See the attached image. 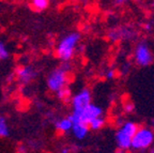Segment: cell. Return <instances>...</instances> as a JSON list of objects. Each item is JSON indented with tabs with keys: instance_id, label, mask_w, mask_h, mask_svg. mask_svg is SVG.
Returning <instances> with one entry per match:
<instances>
[{
	"instance_id": "obj_1",
	"label": "cell",
	"mask_w": 154,
	"mask_h": 153,
	"mask_svg": "<svg viewBox=\"0 0 154 153\" xmlns=\"http://www.w3.org/2000/svg\"><path fill=\"white\" fill-rule=\"evenodd\" d=\"M79 40L80 33L78 32H71L61 39L56 49V54L59 59L62 60V62H69L72 59Z\"/></svg>"
},
{
	"instance_id": "obj_2",
	"label": "cell",
	"mask_w": 154,
	"mask_h": 153,
	"mask_svg": "<svg viewBox=\"0 0 154 153\" xmlns=\"http://www.w3.org/2000/svg\"><path fill=\"white\" fill-rule=\"evenodd\" d=\"M138 129V124L133 121H125L120 124V127L116 132L115 138L119 150L128 151L131 149L132 138Z\"/></svg>"
},
{
	"instance_id": "obj_3",
	"label": "cell",
	"mask_w": 154,
	"mask_h": 153,
	"mask_svg": "<svg viewBox=\"0 0 154 153\" xmlns=\"http://www.w3.org/2000/svg\"><path fill=\"white\" fill-rule=\"evenodd\" d=\"M154 145V130L151 126H138L132 138L131 149L134 151H144Z\"/></svg>"
},
{
	"instance_id": "obj_4",
	"label": "cell",
	"mask_w": 154,
	"mask_h": 153,
	"mask_svg": "<svg viewBox=\"0 0 154 153\" xmlns=\"http://www.w3.org/2000/svg\"><path fill=\"white\" fill-rule=\"evenodd\" d=\"M70 70V64L64 62L57 69L53 70L47 77V87L49 90L56 92L60 91L64 87H66L67 83V72Z\"/></svg>"
},
{
	"instance_id": "obj_5",
	"label": "cell",
	"mask_w": 154,
	"mask_h": 153,
	"mask_svg": "<svg viewBox=\"0 0 154 153\" xmlns=\"http://www.w3.org/2000/svg\"><path fill=\"white\" fill-rule=\"evenodd\" d=\"M101 116H103V108L96 104L90 103L82 111H73L69 116V119L72 121L73 124L78 123V122H82V123L88 124L92 119L101 117Z\"/></svg>"
},
{
	"instance_id": "obj_6",
	"label": "cell",
	"mask_w": 154,
	"mask_h": 153,
	"mask_svg": "<svg viewBox=\"0 0 154 153\" xmlns=\"http://www.w3.org/2000/svg\"><path fill=\"white\" fill-rule=\"evenodd\" d=\"M135 63L139 67H148L153 61V55L149 47L147 41H140L138 42L134 52Z\"/></svg>"
},
{
	"instance_id": "obj_7",
	"label": "cell",
	"mask_w": 154,
	"mask_h": 153,
	"mask_svg": "<svg viewBox=\"0 0 154 153\" xmlns=\"http://www.w3.org/2000/svg\"><path fill=\"white\" fill-rule=\"evenodd\" d=\"M92 95L89 89H82V90L78 91L72 98V108L73 111H82L84 108L91 103Z\"/></svg>"
},
{
	"instance_id": "obj_8",
	"label": "cell",
	"mask_w": 154,
	"mask_h": 153,
	"mask_svg": "<svg viewBox=\"0 0 154 153\" xmlns=\"http://www.w3.org/2000/svg\"><path fill=\"white\" fill-rule=\"evenodd\" d=\"M136 36V32L131 27H118V28L111 29L108 32V38L112 42L121 40H132Z\"/></svg>"
},
{
	"instance_id": "obj_9",
	"label": "cell",
	"mask_w": 154,
	"mask_h": 153,
	"mask_svg": "<svg viewBox=\"0 0 154 153\" xmlns=\"http://www.w3.org/2000/svg\"><path fill=\"white\" fill-rule=\"evenodd\" d=\"M16 76L18 80L23 84H28L32 79L35 78L36 71L30 65H23V67H17L16 69Z\"/></svg>"
},
{
	"instance_id": "obj_10",
	"label": "cell",
	"mask_w": 154,
	"mask_h": 153,
	"mask_svg": "<svg viewBox=\"0 0 154 153\" xmlns=\"http://www.w3.org/2000/svg\"><path fill=\"white\" fill-rule=\"evenodd\" d=\"M71 131L73 132V134H74V136L76 137L77 139H84L85 137L88 135L90 129H89V126H88V124H86V123L78 122V123H74V124H73Z\"/></svg>"
},
{
	"instance_id": "obj_11",
	"label": "cell",
	"mask_w": 154,
	"mask_h": 153,
	"mask_svg": "<svg viewBox=\"0 0 154 153\" xmlns=\"http://www.w3.org/2000/svg\"><path fill=\"white\" fill-rule=\"evenodd\" d=\"M55 126L61 133H66V132L71 131L73 126V123L69 117L67 118H62V119H59L58 121L55 122Z\"/></svg>"
},
{
	"instance_id": "obj_12",
	"label": "cell",
	"mask_w": 154,
	"mask_h": 153,
	"mask_svg": "<svg viewBox=\"0 0 154 153\" xmlns=\"http://www.w3.org/2000/svg\"><path fill=\"white\" fill-rule=\"evenodd\" d=\"M105 119H104L103 116H101V117H97V118H94V119H92L91 121L88 123V126H89L90 130H92V131H99V130H101L102 127L105 125Z\"/></svg>"
},
{
	"instance_id": "obj_13",
	"label": "cell",
	"mask_w": 154,
	"mask_h": 153,
	"mask_svg": "<svg viewBox=\"0 0 154 153\" xmlns=\"http://www.w3.org/2000/svg\"><path fill=\"white\" fill-rule=\"evenodd\" d=\"M10 134V130L8 126L7 120L0 114V137H8Z\"/></svg>"
},
{
	"instance_id": "obj_14",
	"label": "cell",
	"mask_w": 154,
	"mask_h": 153,
	"mask_svg": "<svg viewBox=\"0 0 154 153\" xmlns=\"http://www.w3.org/2000/svg\"><path fill=\"white\" fill-rule=\"evenodd\" d=\"M57 98L61 101H69L71 98V90L67 87H64L63 89H61L60 91H58L57 93Z\"/></svg>"
},
{
	"instance_id": "obj_15",
	"label": "cell",
	"mask_w": 154,
	"mask_h": 153,
	"mask_svg": "<svg viewBox=\"0 0 154 153\" xmlns=\"http://www.w3.org/2000/svg\"><path fill=\"white\" fill-rule=\"evenodd\" d=\"M48 2L49 0H32V5L38 11H42L48 7Z\"/></svg>"
},
{
	"instance_id": "obj_16",
	"label": "cell",
	"mask_w": 154,
	"mask_h": 153,
	"mask_svg": "<svg viewBox=\"0 0 154 153\" xmlns=\"http://www.w3.org/2000/svg\"><path fill=\"white\" fill-rule=\"evenodd\" d=\"M10 56L9 50H8L5 44L3 43L2 41H0V60H5L8 59Z\"/></svg>"
},
{
	"instance_id": "obj_17",
	"label": "cell",
	"mask_w": 154,
	"mask_h": 153,
	"mask_svg": "<svg viewBox=\"0 0 154 153\" xmlns=\"http://www.w3.org/2000/svg\"><path fill=\"white\" fill-rule=\"evenodd\" d=\"M134 109H135V107H134V105H133L132 103H126L124 105V111L126 114L133 113V111H134Z\"/></svg>"
},
{
	"instance_id": "obj_18",
	"label": "cell",
	"mask_w": 154,
	"mask_h": 153,
	"mask_svg": "<svg viewBox=\"0 0 154 153\" xmlns=\"http://www.w3.org/2000/svg\"><path fill=\"white\" fill-rule=\"evenodd\" d=\"M115 75H116L115 70L110 69V70H108V71L106 72L105 77H106V78H107V79H112V78H115Z\"/></svg>"
},
{
	"instance_id": "obj_19",
	"label": "cell",
	"mask_w": 154,
	"mask_h": 153,
	"mask_svg": "<svg viewBox=\"0 0 154 153\" xmlns=\"http://www.w3.org/2000/svg\"><path fill=\"white\" fill-rule=\"evenodd\" d=\"M16 153H27V147L23 144L18 145L16 149Z\"/></svg>"
},
{
	"instance_id": "obj_20",
	"label": "cell",
	"mask_w": 154,
	"mask_h": 153,
	"mask_svg": "<svg viewBox=\"0 0 154 153\" xmlns=\"http://www.w3.org/2000/svg\"><path fill=\"white\" fill-rule=\"evenodd\" d=\"M126 1H128V0H113V3H115V5H117V7H121V5H125Z\"/></svg>"
},
{
	"instance_id": "obj_21",
	"label": "cell",
	"mask_w": 154,
	"mask_h": 153,
	"mask_svg": "<svg viewBox=\"0 0 154 153\" xmlns=\"http://www.w3.org/2000/svg\"><path fill=\"white\" fill-rule=\"evenodd\" d=\"M71 152V148L70 147H63L61 149V153H70Z\"/></svg>"
},
{
	"instance_id": "obj_22",
	"label": "cell",
	"mask_w": 154,
	"mask_h": 153,
	"mask_svg": "<svg viewBox=\"0 0 154 153\" xmlns=\"http://www.w3.org/2000/svg\"><path fill=\"white\" fill-rule=\"evenodd\" d=\"M151 28H152L151 23H147V24L144 25V29H146V30H151Z\"/></svg>"
},
{
	"instance_id": "obj_23",
	"label": "cell",
	"mask_w": 154,
	"mask_h": 153,
	"mask_svg": "<svg viewBox=\"0 0 154 153\" xmlns=\"http://www.w3.org/2000/svg\"><path fill=\"white\" fill-rule=\"evenodd\" d=\"M150 124H151V127L154 130V119H152L151 120V122H150Z\"/></svg>"
},
{
	"instance_id": "obj_24",
	"label": "cell",
	"mask_w": 154,
	"mask_h": 153,
	"mask_svg": "<svg viewBox=\"0 0 154 153\" xmlns=\"http://www.w3.org/2000/svg\"><path fill=\"white\" fill-rule=\"evenodd\" d=\"M149 153H154V145H153V146L151 147V148H150V151H149Z\"/></svg>"
},
{
	"instance_id": "obj_25",
	"label": "cell",
	"mask_w": 154,
	"mask_h": 153,
	"mask_svg": "<svg viewBox=\"0 0 154 153\" xmlns=\"http://www.w3.org/2000/svg\"><path fill=\"white\" fill-rule=\"evenodd\" d=\"M117 153H126V152H125V151H122V150H119Z\"/></svg>"
}]
</instances>
